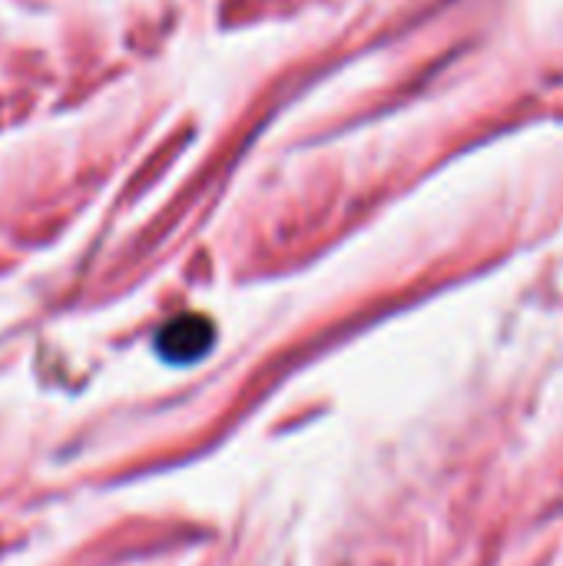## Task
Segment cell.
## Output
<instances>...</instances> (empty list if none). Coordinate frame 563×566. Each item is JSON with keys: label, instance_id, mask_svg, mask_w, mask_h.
I'll return each mask as SVG.
<instances>
[{"label": "cell", "instance_id": "1", "mask_svg": "<svg viewBox=\"0 0 563 566\" xmlns=\"http://www.w3.org/2000/svg\"><path fill=\"white\" fill-rule=\"evenodd\" d=\"M212 338H216V332H212L209 318L179 315V318L166 322L163 332L156 335V352L169 365H189V361H199L212 348Z\"/></svg>", "mask_w": 563, "mask_h": 566}]
</instances>
